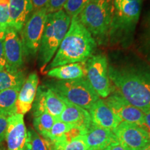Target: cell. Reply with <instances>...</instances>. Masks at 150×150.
Instances as JSON below:
<instances>
[{
	"label": "cell",
	"mask_w": 150,
	"mask_h": 150,
	"mask_svg": "<svg viewBox=\"0 0 150 150\" xmlns=\"http://www.w3.org/2000/svg\"><path fill=\"white\" fill-rule=\"evenodd\" d=\"M56 120L48 112H43L33 115V127L43 139H46L52 126Z\"/></svg>",
	"instance_id": "obj_22"
},
{
	"label": "cell",
	"mask_w": 150,
	"mask_h": 150,
	"mask_svg": "<svg viewBox=\"0 0 150 150\" xmlns=\"http://www.w3.org/2000/svg\"><path fill=\"white\" fill-rule=\"evenodd\" d=\"M0 150H4V149H3V147H1V145H0Z\"/></svg>",
	"instance_id": "obj_38"
},
{
	"label": "cell",
	"mask_w": 150,
	"mask_h": 150,
	"mask_svg": "<svg viewBox=\"0 0 150 150\" xmlns=\"http://www.w3.org/2000/svg\"><path fill=\"white\" fill-rule=\"evenodd\" d=\"M88 112L92 124L102 128L112 131L121 122L104 99H99L90 108Z\"/></svg>",
	"instance_id": "obj_15"
},
{
	"label": "cell",
	"mask_w": 150,
	"mask_h": 150,
	"mask_svg": "<svg viewBox=\"0 0 150 150\" xmlns=\"http://www.w3.org/2000/svg\"><path fill=\"white\" fill-rule=\"evenodd\" d=\"M88 150H108L117 140L112 131L91 124L85 135Z\"/></svg>",
	"instance_id": "obj_17"
},
{
	"label": "cell",
	"mask_w": 150,
	"mask_h": 150,
	"mask_svg": "<svg viewBox=\"0 0 150 150\" xmlns=\"http://www.w3.org/2000/svg\"><path fill=\"white\" fill-rule=\"evenodd\" d=\"M47 13L45 8L33 11L20 31L24 57H35L38 52Z\"/></svg>",
	"instance_id": "obj_7"
},
{
	"label": "cell",
	"mask_w": 150,
	"mask_h": 150,
	"mask_svg": "<svg viewBox=\"0 0 150 150\" xmlns=\"http://www.w3.org/2000/svg\"><path fill=\"white\" fill-rule=\"evenodd\" d=\"M48 150H88L85 136H79L70 140L61 137L46 141Z\"/></svg>",
	"instance_id": "obj_21"
},
{
	"label": "cell",
	"mask_w": 150,
	"mask_h": 150,
	"mask_svg": "<svg viewBox=\"0 0 150 150\" xmlns=\"http://www.w3.org/2000/svg\"><path fill=\"white\" fill-rule=\"evenodd\" d=\"M142 3L114 0V14L109 33L111 42H124L131 37L139 20Z\"/></svg>",
	"instance_id": "obj_6"
},
{
	"label": "cell",
	"mask_w": 150,
	"mask_h": 150,
	"mask_svg": "<svg viewBox=\"0 0 150 150\" xmlns=\"http://www.w3.org/2000/svg\"><path fill=\"white\" fill-rule=\"evenodd\" d=\"M104 101L121 122H127L136 124L147 129L145 126L144 112L129 103L119 93L113 91Z\"/></svg>",
	"instance_id": "obj_10"
},
{
	"label": "cell",
	"mask_w": 150,
	"mask_h": 150,
	"mask_svg": "<svg viewBox=\"0 0 150 150\" xmlns=\"http://www.w3.org/2000/svg\"><path fill=\"white\" fill-rule=\"evenodd\" d=\"M86 78L99 97L106 98L112 93L107 59L104 55H92L86 61Z\"/></svg>",
	"instance_id": "obj_8"
},
{
	"label": "cell",
	"mask_w": 150,
	"mask_h": 150,
	"mask_svg": "<svg viewBox=\"0 0 150 150\" xmlns=\"http://www.w3.org/2000/svg\"><path fill=\"white\" fill-rule=\"evenodd\" d=\"M33 11L31 0H11L8 27L20 33Z\"/></svg>",
	"instance_id": "obj_16"
},
{
	"label": "cell",
	"mask_w": 150,
	"mask_h": 150,
	"mask_svg": "<svg viewBox=\"0 0 150 150\" xmlns=\"http://www.w3.org/2000/svg\"><path fill=\"white\" fill-rule=\"evenodd\" d=\"M11 0H0V31L5 32L8 27Z\"/></svg>",
	"instance_id": "obj_26"
},
{
	"label": "cell",
	"mask_w": 150,
	"mask_h": 150,
	"mask_svg": "<svg viewBox=\"0 0 150 150\" xmlns=\"http://www.w3.org/2000/svg\"><path fill=\"white\" fill-rule=\"evenodd\" d=\"M45 86L62 99L87 110L99 99L86 76L72 80L47 81Z\"/></svg>",
	"instance_id": "obj_5"
},
{
	"label": "cell",
	"mask_w": 150,
	"mask_h": 150,
	"mask_svg": "<svg viewBox=\"0 0 150 150\" xmlns=\"http://www.w3.org/2000/svg\"><path fill=\"white\" fill-rule=\"evenodd\" d=\"M148 37H149V40L150 41V19L149 22V29H148Z\"/></svg>",
	"instance_id": "obj_36"
},
{
	"label": "cell",
	"mask_w": 150,
	"mask_h": 150,
	"mask_svg": "<svg viewBox=\"0 0 150 150\" xmlns=\"http://www.w3.org/2000/svg\"><path fill=\"white\" fill-rule=\"evenodd\" d=\"M26 79L25 74L22 70L17 72L0 70V91L23 84Z\"/></svg>",
	"instance_id": "obj_23"
},
{
	"label": "cell",
	"mask_w": 150,
	"mask_h": 150,
	"mask_svg": "<svg viewBox=\"0 0 150 150\" xmlns=\"http://www.w3.org/2000/svg\"><path fill=\"white\" fill-rule=\"evenodd\" d=\"M27 137L24 115L15 113L9 116L6 134L7 150H23Z\"/></svg>",
	"instance_id": "obj_13"
},
{
	"label": "cell",
	"mask_w": 150,
	"mask_h": 150,
	"mask_svg": "<svg viewBox=\"0 0 150 150\" xmlns=\"http://www.w3.org/2000/svg\"><path fill=\"white\" fill-rule=\"evenodd\" d=\"M112 132L126 150H138L150 143V131L136 124L122 122Z\"/></svg>",
	"instance_id": "obj_9"
},
{
	"label": "cell",
	"mask_w": 150,
	"mask_h": 150,
	"mask_svg": "<svg viewBox=\"0 0 150 150\" xmlns=\"http://www.w3.org/2000/svg\"><path fill=\"white\" fill-rule=\"evenodd\" d=\"M85 62L56 67L48 70L47 76L58 80H72L86 76Z\"/></svg>",
	"instance_id": "obj_19"
},
{
	"label": "cell",
	"mask_w": 150,
	"mask_h": 150,
	"mask_svg": "<svg viewBox=\"0 0 150 150\" xmlns=\"http://www.w3.org/2000/svg\"><path fill=\"white\" fill-rule=\"evenodd\" d=\"M97 45L94 38L80 22L79 16L73 17L61 45L45 70L71 63L85 62L93 55Z\"/></svg>",
	"instance_id": "obj_2"
},
{
	"label": "cell",
	"mask_w": 150,
	"mask_h": 150,
	"mask_svg": "<svg viewBox=\"0 0 150 150\" xmlns=\"http://www.w3.org/2000/svg\"><path fill=\"white\" fill-rule=\"evenodd\" d=\"M8 115L0 112V143L4 140L8 127Z\"/></svg>",
	"instance_id": "obj_29"
},
{
	"label": "cell",
	"mask_w": 150,
	"mask_h": 150,
	"mask_svg": "<svg viewBox=\"0 0 150 150\" xmlns=\"http://www.w3.org/2000/svg\"><path fill=\"white\" fill-rule=\"evenodd\" d=\"M71 19L63 9L48 13L47 16L45 26L38 52V62L41 71L45 70L56 54L68 31Z\"/></svg>",
	"instance_id": "obj_3"
},
{
	"label": "cell",
	"mask_w": 150,
	"mask_h": 150,
	"mask_svg": "<svg viewBox=\"0 0 150 150\" xmlns=\"http://www.w3.org/2000/svg\"><path fill=\"white\" fill-rule=\"evenodd\" d=\"M22 85L0 91V112L8 116L17 113L16 102Z\"/></svg>",
	"instance_id": "obj_20"
},
{
	"label": "cell",
	"mask_w": 150,
	"mask_h": 150,
	"mask_svg": "<svg viewBox=\"0 0 150 150\" xmlns=\"http://www.w3.org/2000/svg\"><path fill=\"white\" fill-rule=\"evenodd\" d=\"M5 32L0 31V70L5 69L6 58L4 53V40L5 38Z\"/></svg>",
	"instance_id": "obj_30"
},
{
	"label": "cell",
	"mask_w": 150,
	"mask_h": 150,
	"mask_svg": "<svg viewBox=\"0 0 150 150\" xmlns=\"http://www.w3.org/2000/svg\"><path fill=\"white\" fill-rule=\"evenodd\" d=\"M74 127H75L74 125H71V124L63 122L60 120H56L49 133L47 137L45 140L50 141V140L56 139V138L61 136L63 134L67 133Z\"/></svg>",
	"instance_id": "obj_25"
},
{
	"label": "cell",
	"mask_w": 150,
	"mask_h": 150,
	"mask_svg": "<svg viewBox=\"0 0 150 150\" xmlns=\"http://www.w3.org/2000/svg\"><path fill=\"white\" fill-rule=\"evenodd\" d=\"M38 83V76L35 72L29 74L28 77L26 78L17 99V113L24 115L31 109L36 95Z\"/></svg>",
	"instance_id": "obj_14"
},
{
	"label": "cell",
	"mask_w": 150,
	"mask_h": 150,
	"mask_svg": "<svg viewBox=\"0 0 150 150\" xmlns=\"http://www.w3.org/2000/svg\"><path fill=\"white\" fill-rule=\"evenodd\" d=\"M31 139V145L32 150H48L46 141L36 131L30 129L27 131Z\"/></svg>",
	"instance_id": "obj_27"
},
{
	"label": "cell",
	"mask_w": 150,
	"mask_h": 150,
	"mask_svg": "<svg viewBox=\"0 0 150 150\" xmlns=\"http://www.w3.org/2000/svg\"><path fill=\"white\" fill-rule=\"evenodd\" d=\"M138 150H150V143L147 144V145L145 146V147H143L142 148H141V149Z\"/></svg>",
	"instance_id": "obj_35"
},
{
	"label": "cell",
	"mask_w": 150,
	"mask_h": 150,
	"mask_svg": "<svg viewBox=\"0 0 150 150\" xmlns=\"http://www.w3.org/2000/svg\"><path fill=\"white\" fill-rule=\"evenodd\" d=\"M112 91L142 112L150 108V68L140 65L108 66Z\"/></svg>",
	"instance_id": "obj_1"
},
{
	"label": "cell",
	"mask_w": 150,
	"mask_h": 150,
	"mask_svg": "<svg viewBox=\"0 0 150 150\" xmlns=\"http://www.w3.org/2000/svg\"><path fill=\"white\" fill-rule=\"evenodd\" d=\"M113 14L114 0H91L79 19L97 44L102 45L109 39Z\"/></svg>",
	"instance_id": "obj_4"
},
{
	"label": "cell",
	"mask_w": 150,
	"mask_h": 150,
	"mask_svg": "<svg viewBox=\"0 0 150 150\" xmlns=\"http://www.w3.org/2000/svg\"><path fill=\"white\" fill-rule=\"evenodd\" d=\"M23 150H32L31 149V139H30L29 135L27 133V139H26L25 144L23 147Z\"/></svg>",
	"instance_id": "obj_34"
},
{
	"label": "cell",
	"mask_w": 150,
	"mask_h": 150,
	"mask_svg": "<svg viewBox=\"0 0 150 150\" xmlns=\"http://www.w3.org/2000/svg\"><path fill=\"white\" fill-rule=\"evenodd\" d=\"M63 101L66 105L65 108L56 120L71 124L88 131L92 124L89 112L65 99Z\"/></svg>",
	"instance_id": "obj_18"
},
{
	"label": "cell",
	"mask_w": 150,
	"mask_h": 150,
	"mask_svg": "<svg viewBox=\"0 0 150 150\" xmlns=\"http://www.w3.org/2000/svg\"><path fill=\"white\" fill-rule=\"evenodd\" d=\"M108 150H126V149H125V148L119 142L117 141L114 142V143L110 146L109 149Z\"/></svg>",
	"instance_id": "obj_33"
},
{
	"label": "cell",
	"mask_w": 150,
	"mask_h": 150,
	"mask_svg": "<svg viewBox=\"0 0 150 150\" xmlns=\"http://www.w3.org/2000/svg\"><path fill=\"white\" fill-rule=\"evenodd\" d=\"M66 1L67 0H49L45 6L47 14L62 10Z\"/></svg>",
	"instance_id": "obj_28"
},
{
	"label": "cell",
	"mask_w": 150,
	"mask_h": 150,
	"mask_svg": "<svg viewBox=\"0 0 150 150\" xmlns=\"http://www.w3.org/2000/svg\"><path fill=\"white\" fill-rule=\"evenodd\" d=\"M32 3L33 11L45 8L49 0H31Z\"/></svg>",
	"instance_id": "obj_31"
},
{
	"label": "cell",
	"mask_w": 150,
	"mask_h": 150,
	"mask_svg": "<svg viewBox=\"0 0 150 150\" xmlns=\"http://www.w3.org/2000/svg\"><path fill=\"white\" fill-rule=\"evenodd\" d=\"M6 58L5 70L11 72L21 70L24 64V53L22 40L18 33L8 27L4 40Z\"/></svg>",
	"instance_id": "obj_12"
},
{
	"label": "cell",
	"mask_w": 150,
	"mask_h": 150,
	"mask_svg": "<svg viewBox=\"0 0 150 150\" xmlns=\"http://www.w3.org/2000/svg\"><path fill=\"white\" fill-rule=\"evenodd\" d=\"M144 115H145V126L150 131V108L144 112Z\"/></svg>",
	"instance_id": "obj_32"
},
{
	"label": "cell",
	"mask_w": 150,
	"mask_h": 150,
	"mask_svg": "<svg viewBox=\"0 0 150 150\" xmlns=\"http://www.w3.org/2000/svg\"><path fill=\"white\" fill-rule=\"evenodd\" d=\"M65 106L63 99L52 90L45 86H40L38 87L31 108H33V115L48 112L56 120H58L65 108Z\"/></svg>",
	"instance_id": "obj_11"
},
{
	"label": "cell",
	"mask_w": 150,
	"mask_h": 150,
	"mask_svg": "<svg viewBox=\"0 0 150 150\" xmlns=\"http://www.w3.org/2000/svg\"><path fill=\"white\" fill-rule=\"evenodd\" d=\"M91 0H67L63 11L71 18L79 16Z\"/></svg>",
	"instance_id": "obj_24"
},
{
	"label": "cell",
	"mask_w": 150,
	"mask_h": 150,
	"mask_svg": "<svg viewBox=\"0 0 150 150\" xmlns=\"http://www.w3.org/2000/svg\"><path fill=\"white\" fill-rule=\"evenodd\" d=\"M127 1H139V2H142L143 0H127Z\"/></svg>",
	"instance_id": "obj_37"
}]
</instances>
